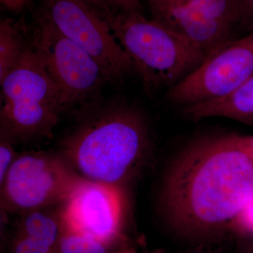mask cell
<instances>
[{
    "label": "cell",
    "instance_id": "6da1fadb",
    "mask_svg": "<svg viewBox=\"0 0 253 253\" xmlns=\"http://www.w3.org/2000/svg\"><path fill=\"white\" fill-rule=\"evenodd\" d=\"M253 200V163L234 134L188 145L168 170L161 196L173 232L201 246L235 234Z\"/></svg>",
    "mask_w": 253,
    "mask_h": 253
},
{
    "label": "cell",
    "instance_id": "7a4b0ae2",
    "mask_svg": "<svg viewBox=\"0 0 253 253\" xmlns=\"http://www.w3.org/2000/svg\"><path fill=\"white\" fill-rule=\"evenodd\" d=\"M100 103L87 104L91 113L63 141V157L82 177L121 187L144 159L149 131L132 106Z\"/></svg>",
    "mask_w": 253,
    "mask_h": 253
},
{
    "label": "cell",
    "instance_id": "3957f363",
    "mask_svg": "<svg viewBox=\"0 0 253 253\" xmlns=\"http://www.w3.org/2000/svg\"><path fill=\"white\" fill-rule=\"evenodd\" d=\"M105 20L149 93L170 89L207 57L185 38L143 14L113 11Z\"/></svg>",
    "mask_w": 253,
    "mask_h": 253
},
{
    "label": "cell",
    "instance_id": "277c9868",
    "mask_svg": "<svg viewBox=\"0 0 253 253\" xmlns=\"http://www.w3.org/2000/svg\"><path fill=\"white\" fill-rule=\"evenodd\" d=\"M0 83L1 134L12 143L50 135L64 111L59 89L37 57L30 40Z\"/></svg>",
    "mask_w": 253,
    "mask_h": 253
},
{
    "label": "cell",
    "instance_id": "5b68a950",
    "mask_svg": "<svg viewBox=\"0 0 253 253\" xmlns=\"http://www.w3.org/2000/svg\"><path fill=\"white\" fill-rule=\"evenodd\" d=\"M31 45L61 95L63 111L99 99L110 83L90 54L65 36L39 11L29 34Z\"/></svg>",
    "mask_w": 253,
    "mask_h": 253
},
{
    "label": "cell",
    "instance_id": "8992f818",
    "mask_svg": "<svg viewBox=\"0 0 253 253\" xmlns=\"http://www.w3.org/2000/svg\"><path fill=\"white\" fill-rule=\"evenodd\" d=\"M84 179L56 155H18L1 184V206L8 212L21 214L62 204Z\"/></svg>",
    "mask_w": 253,
    "mask_h": 253
},
{
    "label": "cell",
    "instance_id": "52a82bcc",
    "mask_svg": "<svg viewBox=\"0 0 253 253\" xmlns=\"http://www.w3.org/2000/svg\"><path fill=\"white\" fill-rule=\"evenodd\" d=\"M38 11L90 54L110 83L121 82L136 73L109 23L86 0H42Z\"/></svg>",
    "mask_w": 253,
    "mask_h": 253
},
{
    "label": "cell",
    "instance_id": "ba28073f",
    "mask_svg": "<svg viewBox=\"0 0 253 253\" xmlns=\"http://www.w3.org/2000/svg\"><path fill=\"white\" fill-rule=\"evenodd\" d=\"M253 73V32L226 42L208 55L187 77L168 91L179 106L226 96Z\"/></svg>",
    "mask_w": 253,
    "mask_h": 253
},
{
    "label": "cell",
    "instance_id": "9c48e42d",
    "mask_svg": "<svg viewBox=\"0 0 253 253\" xmlns=\"http://www.w3.org/2000/svg\"><path fill=\"white\" fill-rule=\"evenodd\" d=\"M125 203L121 187L84 179L61 204L63 229L113 246L123 244Z\"/></svg>",
    "mask_w": 253,
    "mask_h": 253
},
{
    "label": "cell",
    "instance_id": "30bf717a",
    "mask_svg": "<svg viewBox=\"0 0 253 253\" xmlns=\"http://www.w3.org/2000/svg\"><path fill=\"white\" fill-rule=\"evenodd\" d=\"M153 19L185 38L206 56L238 38L234 0H192Z\"/></svg>",
    "mask_w": 253,
    "mask_h": 253
},
{
    "label": "cell",
    "instance_id": "8fae6325",
    "mask_svg": "<svg viewBox=\"0 0 253 253\" xmlns=\"http://www.w3.org/2000/svg\"><path fill=\"white\" fill-rule=\"evenodd\" d=\"M181 107L183 115L191 121L224 118L253 127V73L226 96Z\"/></svg>",
    "mask_w": 253,
    "mask_h": 253
},
{
    "label": "cell",
    "instance_id": "7c38bea8",
    "mask_svg": "<svg viewBox=\"0 0 253 253\" xmlns=\"http://www.w3.org/2000/svg\"><path fill=\"white\" fill-rule=\"evenodd\" d=\"M29 42L26 27L12 18L0 23V83L14 68Z\"/></svg>",
    "mask_w": 253,
    "mask_h": 253
},
{
    "label": "cell",
    "instance_id": "4fadbf2b",
    "mask_svg": "<svg viewBox=\"0 0 253 253\" xmlns=\"http://www.w3.org/2000/svg\"><path fill=\"white\" fill-rule=\"evenodd\" d=\"M46 209L33 210L21 213L22 216L17 232L41 240L52 247L56 252L62 236L63 224L59 212L54 214Z\"/></svg>",
    "mask_w": 253,
    "mask_h": 253
},
{
    "label": "cell",
    "instance_id": "5bb4252c",
    "mask_svg": "<svg viewBox=\"0 0 253 253\" xmlns=\"http://www.w3.org/2000/svg\"><path fill=\"white\" fill-rule=\"evenodd\" d=\"M55 253H137L128 246H113L63 229Z\"/></svg>",
    "mask_w": 253,
    "mask_h": 253
},
{
    "label": "cell",
    "instance_id": "9a60e30c",
    "mask_svg": "<svg viewBox=\"0 0 253 253\" xmlns=\"http://www.w3.org/2000/svg\"><path fill=\"white\" fill-rule=\"evenodd\" d=\"M10 253H55V251L41 240L17 232L11 242Z\"/></svg>",
    "mask_w": 253,
    "mask_h": 253
},
{
    "label": "cell",
    "instance_id": "2e32d148",
    "mask_svg": "<svg viewBox=\"0 0 253 253\" xmlns=\"http://www.w3.org/2000/svg\"><path fill=\"white\" fill-rule=\"evenodd\" d=\"M238 34L253 32V0H234Z\"/></svg>",
    "mask_w": 253,
    "mask_h": 253
},
{
    "label": "cell",
    "instance_id": "e0dca14e",
    "mask_svg": "<svg viewBox=\"0 0 253 253\" xmlns=\"http://www.w3.org/2000/svg\"><path fill=\"white\" fill-rule=\"evenodd\" d=\"M18 155L15 152L12 142L6 136L1 134L0 141V183L2 184L10 168Z\"/></svg>",
    "mask_w": 253,
    "mask_h": 253
},
{
    "label": "cell",
    "instance_id": "ac0fdd59",
    "mask_svg": "<svg viewBox=\"0 0 253 253\" xmlns=\"http://www.w3.org/2000/svg\"><path fill=\"white\" fill-rule=\"evenodd\" d=\"M234 233L244 238L253 239V200L237 219Z\"/></svg>",
    "mask_w": 253,
    "mask_h": 253
},
{
    "label": "cell",
    "instance_id": "d6986e66",
    "mask_svg": "<svg viewBox=\"0 0 253 253\" xmlns=\"http://www.w3.org/2000/svg\"><path fill=\"white\" fill-rule=\"evenodd\" d=\"M113 11L120 13L143 14L140 0H104Z\"/></svg>",
    "mask_w": 253,
    "mask_h": 253
},
{
    "label": "cell",
    "instance_id": "ffe728a7",
    "mask_svg": "<svg viewBox=\"0 0 253 253\" xmlns=\"http://www.w3.org/2000/svg\"><path fill=\"white\" fill-rule=\"evenodd\" d=\"M153 18L192 0H146Z\"/></svg>",
    "mask_w": 253,
    "mask_h": 253
},
{
    "label": "cell",
    "instance_id": "44dd1931",
    "mask_svg": "<svg viewBox=\"0 0 253 253\" xmlns=\"http://www.w3.org/2000/svg\"><path fill=\"white\" fill-rule=\"evenodd\" d=\"M234 134L236 141L253 163V135Z\"/></svg>",
    "mask_w": 253,
    "mask_h": 253
},
{
    "label": "cell",
    "instance_id": "7402d4cb",
    "mask_svg": "<svg viewBox=\"0 0 253 253\" xmlns=\"http://www.w3.org/2000/svg\"><path fill=\"white\" fill-rule=\"evenodd\" d=\"M1 4L8 11L19 13L29 4L31 0H0Z\"/></svg>",
    "mask_w": 253,
    "mask_h": 253
},
{
    "label": "cell",
    "instance_id": "603a6c76",
    "mask_svg": "<svg viewBox=\"0 0 253 253\" xmlns=\"http://www.w3.org/2000/svg\"><path fill=\"white\" fill-rule=\"evenodd\" d=\"M86 1L92 5L104 18L108 17L113 12L107 4L105 2L104 0H86Z\"/></svg>",
    "mask_w": 253,
    "mask_h": 253
},
{
    "label": "cell",
    "instance_id": "cb8c5ba5",
    "mask_svg": "<svg viewBox=\"0 0 253 253\" xmlns=\"http://www.w3.org/2000/svg\"><path fill=\"white\" fill-rule=\"evenodd\" d=\"M242 244L233 253H253V239L244 238Z\"/></svg>",
    "mask_w": 253,
    "mask_h": 253
},
{
    "label": "cell",
    "instance_id": "d4e9b609",
    "mask_svg": "<svg viewBox=\"0 0 253 253\" xmlns=\"http://www.w3.org/2000/svg\"><path fill=\"white\" fill-rule=\"evenodd\" d=\"M181 253H217L212 251L211 250H206V249H201L192 250V251H186V252Z\"/></svg>",
    "mask_w": 253,
    "mask_h": 253
}]
</instances>
